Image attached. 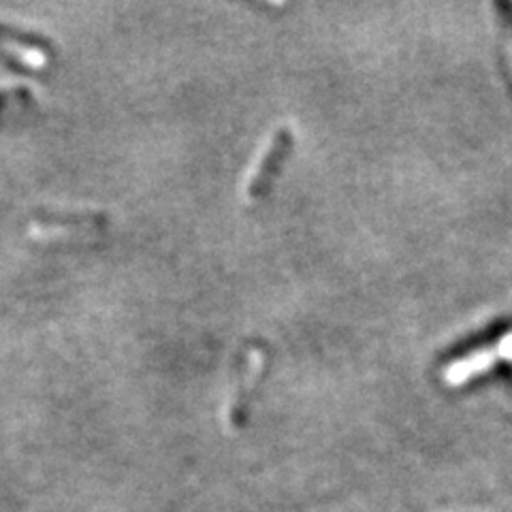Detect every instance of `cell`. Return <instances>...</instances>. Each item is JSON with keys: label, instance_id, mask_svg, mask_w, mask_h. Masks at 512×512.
Returning <instances> with one entry per match:
<instances>
[{"label": "cell", "instance_id": "7a4b0ae2", "mask_svg": "<svg viewBox=\"0 0 512 512\" xmlns=\"http://www.w3.org/2000/svg\"><path fill=\"white\" fill-rule=\"evenodd\" d=\"M498 355H512V335L508 340H504V344L498 350Z\"/></svg>", "mask_w": 512, "mask_h": 512}, {"label": "cell", "instance_id": "6da1fadb", "mask_svg": "<svg viewBox=\"0 0 512 512\" xmlns=\"http://www.w3.org/2000/svg\"><path fill=\"white\" fill-rule=\"evenodd\" d=\"M0 50H5L9 56H13L18 62L26 64L30 69H43L47 64V56L43 50L35 45H24L9 37H0Z\"/></svg>", "mask_w": 512, "mask_h": 512}]
</instances>
